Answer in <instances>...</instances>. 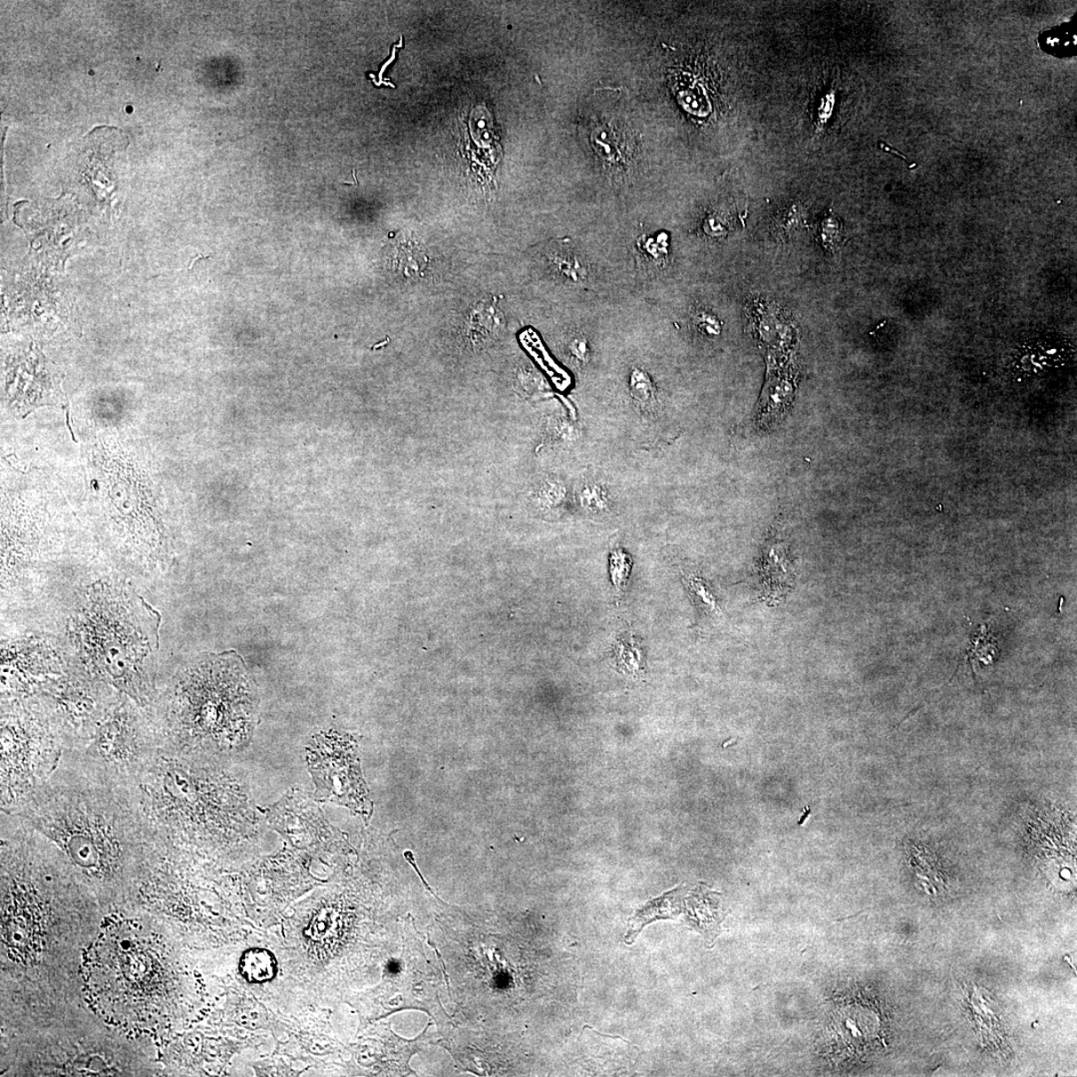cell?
I'll return each instance as SVG.
<instances>
[{
  "instance_id": "7a4b0ae2",
  "label": "cell",
  "mask_w": 1077,
  "mask_h": 1077,
  "mask_svg": "<svg viewBox=\"0 0 1077 1077\" xmlns=\"http://www.w3.org/2000/svg\"><path fill=\"white\" fill-rule=\"evenodd\" d=\"M129 788L154 843L218 846L257 832L244 785L221 760L159 748Z\"/></svg>"
},
{
  "instance_id": "7c38bea8",
  "label": "cell",
  "mask_w": 1077,
  "mask_h": 1077,
  "mask_svg": "<svg viewBox=\"0 0 1077 1077\" xmlns=\"http://www.w3.org/2000/svg\"><path fill=\"white\" fill-rule=\"evenodd\" d=\"M614 660L622 674L639 677L644 674L645 662L641 645L635 637L622 636L614 649Z\"/></svg>"
},
{
  "instance_id": "ffe728a7",
  "label": "cell",
  "mask_w": 1077,
  "mask_h": 1077,
  "mask_svg": "<svg viewBox=\"0 0 1077 1077\" xmlns=\"http://www.w3.org/2000/svg\"><path fill=\"white\" fill-rule=\"evenodd\" d=\"M630 566L628 558L620 550H615L612 556V573L614 584L622 589L626 584Z\"/></svg>"
},
{
  "instance_id": "2e32d148",
  "label": "cell",
  "mask_w": 1077,
  "mask_h": 1077,
  "mask_svg": "<svg viewBox=\"0 0 1077 1077\" xmlns=\"http://www.w3.org/2000/svg\"><path fill=\"white\" fill-rule=\"evenodd\" d=\"M630 392L639 403L649 405L654 399V388L651 378L645 371L636 369L630 376Z\"/></svg>"
},
{
  "instance_id": "8992f818",
  "label": "cell",
  "mask_w": 1077,
  "mask_h": 1077,
  "mask_svg": "<svg viewBox=\"0 0 1077 1077\" xmlns=\"http://www.w3.org/2000/svg\"><path fill=\"white\" fill-rule=\"evenodd\" d=\"M64 752L38 703L11 701L2 714V812L12 814L47 780Z\"/></svg>"
},
{
  "instance_id": "30bf717a",
  "label": "cell",
  "mask_w": 1077,
  "mask_h": 1077,
  "mask_svg": "<svg viewBox=\"0 0 1077 1077\" xmlns=\"http://www.w3.org/2000/svg\"><path fill=\"white\" fill-rule=\"evenodd\" d=\"M683 581L700 619L710 622H719L723 619L717 598L709 582L698 574L688 572L684 573Z\"/></svg>"
},
{
  "instance_id": "603a6c76",
  "label": "cell",
  "mask_w": 1077,
  "mask_h": 1077,
  "mask_svg": "<svg viewBox=\"0 0 1077 1077\" xmlns=\"http://www.w3.org/2000/svg\"><path fill=\"white\" fill-rule=\"evenodd\" d=\"M131 111H133V107H127V112L131 113Z\"/></svg>"
},
{
  "instance_id": "4fadbf2b",
  "label": "cell",
  "mask_w": 1077,
  "mask_h": 1077,
  "mask_svg": "<svg viewBox=\"0 0 1077 1077\" xmlns=\"http://www.w3.org/2000/svg\"><path fill=\"white\" fill-rule=\"evenodd\" d=\"M240 969L249 982L265 983L275 975V961L268 951L249 950L242 955Z\"/></svg>"
},
{
  "instance_id": "7402d4cb",
  "label": "cell",
  "mask_w": 1077,
  "mask_h": 1077,
  "mask_svg": "<svg viewBox=\"0 0 1077 1077\" xmlns=\"http://www.w3.org/2000/svg\"><path fill=\"white\" fill-rule=\"evenodd\" d=\"M568 350L573 358L577 361L585 362L589 359L590 345L584 337L573 338L568 345Z\"/></svg>"
},
{
  "instance_id": "e0dca14e",
  "label": "cell",
  "mask_w": 1077,
  "mask_h": 1077,
  "mask_svg": "<svg viewBox=\"0 0 1077 1077\" xmlns=\"http://www.w3.org/2000/svg\"><path fill=\"white\" fill-rule=\"evenodd\" d=\"M398 257L401 261V265L404 268L403 273L412 275V277L413 275H416L423 271L425 265V257L423 249H421V248L416 244H413V242L402 244L400 254Z\"/></svg>"
},
{
  "instance_id": "5b68a950",
  "label": "cell",
  "mask_w": 1077,
  "mask_h": 1077,
  "mask_svg": "<svg viewBox=\"0 0 1077 1077\" xmlns=\"http://www.w3.org/2000/svg\"><path fill=\"white\" fill-rule=\"evenodd\" d=\"M160 617L139 598L101 592L81 614L83 652L108 685L145 708L155 700L150 662L158 645Z\"/></svg>"
},
{
  "instance_id": "d6986e66",
  "label": "cell",
  "mask_w": 1077,
  "mask_h": 1077,
  "mask_svg": "<svg viewBox=\"0 0 1077 1077\" xmlns=\"http://www.w3.org/2000/svg\"><path fill=\"white\" fill-rule=\"evenodd\" d=\"M693 325L701 334L710 337H717L722 331V323L716 315L706 311H700L694 314Z\"/></svg>"
},
{
  "instance_id": "52a82bcc",
  "label": "cell",
  "mask_w": 1077,
  "mask_h": 1077,
  "mask_svg": "<svg viewBox=\"0 0 1077 1077\" xmlns=\"http://www.w3.org/2000/svg\"><path fill=\"white\" fill-rule=\"evenodd\" d=\"M123 694L112 701L83 749L67 750L89 765L131 787L159 748L152 718Z\"/></svg>"
},
{
  "instance_id": "3957f363",
  "label": "cell",
  "mask_w": 1077,
  "mask_h": 1077,
  "mask_svg": "<svg viewBox=\"0 0 1077 1077\" xmlns=\"http://www.w3.org/2000/svg\"><path fill=\"white\" fill-rule=\"evenodd\" d=\"M256 688L234 653L201 658L184 669L158 701L152 718L159 748L221 760L252 738Z\"/></svg>"
},
{
  "instance_id": "8fae6325",
  "label": "cell",
  "mask_w": 1077,
  "mask_h": 1077,
  "mask_svg": "<svg viewBox=\"0 0 1077 1077\" xmlns=\"http://www.w3.org/2000/svg\"><path fill=\"white\" fill-rule=\"evenodd\" d=\"M503 314L498 309L495 299L477 305L469 320V331L477 342H485L495 337L503 327Z\"/></svg>"
},
{
  "instance_id": "ba28073f",
  "label": "cell",
  "mask_w": 1077,
  "mask_h": 1077,
  "mask_svg": "<svg viewBox=\"0 0 1077 1077\" xmlns=\"http://www.w3.org/2000/svg\"><path fill=\"white\" fill-rule=\"evenodd\" d=\"M306 759L315 798L362 808L363 789L350 740L334 732L315 735L307 748Z\"/></svg>"
},
{
  "instance_id": "9c48e42d",
  "label": "cell",
  "mask_w": 1077,
  "mask_h": 1077,
  "mask_svg": "<svg viewBox=\"0 0 1077 1077\" xmlns=\"http://www.w3.org/2000/svg\"><path fill=\"white\" fill-rule=\"evenodd\" d=\"M12 882L4 899V940L12 957L24 962L42 946V901L30 884Z\"/></svg>"
},
{
  "instance_id": "6da1fadb",
  "label": "cell",
  "mask_w": 1077,
  "mask_h": 1077,
  "mask_svg": "<svg viewBox=\"0 0 1077 1077\" xmlns=\"http://www.w3.org/2000/svg\"><path fill=\"white\" fill-rule=\"evenodd\" d=\"M12 814L99 883L116 880L129 857L154 847L131 788L67 750Z\"/></svg>"
},
{
  "instance_id": "44dd1931",
  "label": "cell",
  "mask_w": 1077,
  "mask_h": 1077,
  "mask_svg": "<svg viewBox=\"0 0 1077 1077\" xmlns=\"http://www.w3.org/2000/svg\"><path fill=\"white\" fill-rule=\"evenodd\" d=\"M822 239L824 245L835 249L842 241V229L839 222L833 218H828L822 224Z\"/></svg>"
},
{
  "instance_id": "9a60e30c",
  "label": "cell",
  "mask_w": 1077,
  "mask_h": 1077,
  "mask_svg": "<svg viewBox=\"0 0 1077 1077\" xmlns=\"http://www.w3.org/2000/svg\"><path fill=\"white\" fill-rule=\"evenodd\" d=\"M637 249L646 260L654 262V264H661L669 254L668 238L663 234H660L657 238L643 236L637 241Z\"/></svg>"
},
{
  "instance_id": "ac0fdd59",
  "label": "cell",
  "mask_w": 1077,
  "mask_h": 1077,
  "mask_svg": "<svg viewBox=\"0 0 1077 1077\" xmlns=\"http://www.w3.org/2000/svg\"><path fill=\"white\" fill-rule=\"evenodd\" d=\"M582 504L590 512L598 513L607 508V498L603 489L598 485H586L581 493Z\"/></svg>"
},
{
  "instance_id": "5bb4252c",
  "label": "cell",
  "mask_w": 1077,
  "mask_h": 1077,
  "mask_svg": "<svg viewBox=\"0 0 1077 1077\" xmlns=\"http://www.w3.org/2000/svg\"><path fill=\"white\" fill-rule=\"evenodd\" d=\"M550 258L557 266L558 271L566 275V278L573 281H584L587 278V270L585 265L580 261L576 254L573 252L569 246L564 244L554 245L550 249Z\"/></svg>"
},
{
  "instance_id": "277c9868",
  "label": "cell",
  "mask_w": 1077,
  "mask_h": 1077,
  "mask_svg": "<svg viewBox=\"0 0 1077 1077\" xmlns=\"http://www.w3.org/2000/svg\"><path fill=\"white\" fill-rule=\"evenodd\" d=\"M84 978L105 1022L132 1034H157L166 1026L171 979L156 935L131 923H112L89 950Z\"/></svg>"
}]
</instances>
